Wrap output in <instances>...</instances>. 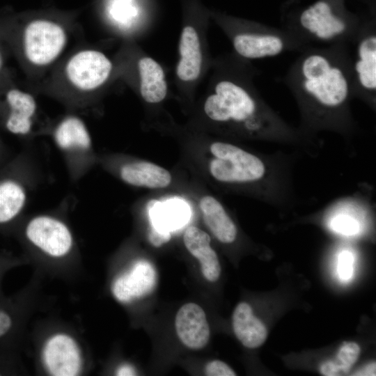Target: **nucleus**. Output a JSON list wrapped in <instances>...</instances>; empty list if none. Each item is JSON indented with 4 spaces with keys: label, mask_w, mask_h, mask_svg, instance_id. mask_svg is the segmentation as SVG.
<instances>
[{
    "label": "nucleus",
    "mask_w": 376,
    "mask_h": 376,
    "mask_svg": "<svg viewBox=\"0 0 376 376\" xmlns=\"http://www.w3.org/2000/svg\"><path fill=\"white\" fill-rule=\"evenodd\" d=\"M282 81L299 112L297 127L308 137L329 132L351 140L358 132L351 103L354 97L350 45L311 46L299 52Z\"/></svg>",
    "instance_id": "obj_1"
},
{
    "label": "nucleus",
    "mask_w": 376,
    "mask_h": 376,
    "mask_svg": "<svg viewBox=\"0 0 376 376\" xmlns=\"http://www.w3.org/2000/svg\"><path fill=\"white\" fill-rule=\"evenodd\" d=\"M258 72L234 53L218 58L203 104L206 116L233 133L317 155L322 142L289 124L263 99L253 84Z\"/></svg>",
    "instance_id": "obj_2"
},
{
    "label": "nucleus",
    "mask_w": 376,
    "mask_h": 376,
    "mask_svg": "<svg viewBox=\"0 0 376 376\" xmlns=\"http://www.w3.org/2000/svg\"><path fill=\"white\" fill-rule=\"evenodd\" d=\"M210 150L213 158L209 170L217 181L253 185L259 199L269 206L285 209L298 205L293 169L301 152L258 154L225 141L212 143Z\"/></svg>",
    "instance_id": "obj_3"
},
{
    "label": "nucleus",
    "mask_w": 376,
    "mask_h": 376,
    "mask_svg": "<svg viewBox=\"0 0 376 376\" xmlns=\"http://www.w3.org/2000/svg\"><path fill=\"white\" fill-rule=\"evenodd\" d=\"M363 17L349 10L345 0H316L306 6L289 0L281 9V28L306 47L350 45Z\"/></svg>",
    "instance_id": "obj_4"
},
{
    "label": "nucleus",
    "mask_w": 376,
    "mask_h": 376,
    "mask_svg": "<svg viewBox=\"0 0 376 376\" xmlns=\"http://www.w3.org/2000/svg\"><path fill=\"white\" fill-rule=\"evenodd\" d=\"M210 16L229 38L240 58L257 60L286 52H300L306 47L283 29L226 13L210 11Z\"/></svg>",
    "instance_id": "obj_5"
},
{
    "label": "nucleus",
    "mask_w": 376,
    "mask_h": 376,
    "mask_svg": "<svg viewBox=\"0 0 376 376\" xmlns=\"http://www.w3.org/2000/svg\"><path fill=\"white\" fill-rule=\"evenodd\" d=\"M113 69L112 61L102 52L92 48L79 49L65 60L60 78L65 88L53 97L70 111L87 109L109 80Z\"/></svg>",
    "instance_id": "obj_6"
},
{
    "label": "nucleus",
    "mask_w": 376,
    "mask_h": 376,
    "mask_svg": "<svg viewBox=\"0 0 376 376\" xmlns=\"http://www.w3.org/2000/svg\"><path fill=\"white\" fill-rule=\"evenodd\" d=\"M42 178L40 163L31 149H24L0 166V230L13 232Z\"/></svg>",
    "instance_id": "obj_7"
},
{
    "label": "nucleus",
    "mask_w": 376,
    "mask_h": 376,
    "mask_svg": "<svg viewBox=\"0 0 376 376\" xmlns=\"http://www.w3.org/2000/svg\"><path fill=\"white\" fill-rule=\"evenodd\" d=\"M70 205V198H66L54 210L24 216L13 232L35 252L56 260L67 258L76 248L73 233L65 218Z\"/></svg>",
    "instance_id": "obj_8"
},
{
    "label": "nucleus",
    "mask_w": 376,
    "mask_h": 376,
    "mask_svg": "<svg viewBox=\"0 0 376 376\" xmlns=\"http://www.w3.org/2000/svg\"><path fill=\"white\" fill-rule=\"evenodd\" d=\"M42 135L50 137L59 150L73 183L83 179L98 161L88 127L75 111L47 123Z\"/></svg>",
    "instance_id": "obj_9"
},
{
    "label": "nucleus",
    "mask_w": 376,
    "mask_h": 376,
    "mask_svg": "<svg viewBox=\"0 0 376 376\" xmlns=\"http://www.w3.org/2000/svg\"><path fill=\"white\" fill-rule=\"evenodd\" d=\"M354 97L376 108V15L370 8L350 45Z\"/></svg>",
    "instance_id": "obj_10"
},
{
    "label": "nucleus",
    "mask_w": 376,
    "mask_h": 376,
    "mask_svg": "<svg viewBox=\"0 0 376 376\" xmlns=\"http://www.w3.org/2000/svg\"><path fill=\"white\" fill-rule=\"evenodd\" d=\"M182 1L185 19L179 40L175 75L182 86H190L199 79L203 70L205 49L200 24L210 17V10H205L198 0Z\"/></svg>",
    "instance_id": "obj_11"
},
{
    "label": "nucleus",
    "mask_w": 376,
    "mask_h": 376,
    "mask_svg": "<svg viewBox=\"0 0 376 376\" xmlns=\"http://www.w3.org/2000/svg\"><path fill=\"white\" fill-rule=\"evenodd\" d=\"M68 41V31L60 23L47 19L31 21L22 30L20 50L31 70H44L63 54Z\"/></svg>",
    "instance_id": "obj_12"
},
{
    "label": "nucleus",
    "mask_w": 376,
    "mask_h": 376,
    "mask_svg": "<svg viewBox=\"0 0 376 376\" xmlns=\"http://www.w3.org/2000/svg\"><path fill=\"white\" fill-rule=\"evenodd\" d=\"M0 125L8 133L26 141L42 136L38 125V106L34 96L17 88L0 97Z\"/></svg>",
    "instance_id": "obj_13"
},
{
    "label": "nucleus",
    "mask_w": 376,
    "mask_h": 376,
    "mask_svg": "<svg viewBox=\"0 0 376 376\" xmlns=\"http://www.w3.org/2000/svg\"><path fill=\"white\" fill-rule=\"evenodd\" d=\"M42 362L53 376L79 375L83 368L80 347L70 335L59 332L50 336L42 348Z\"/></svg>",
    "instance_id": "obj_14"
},
{
    "label": "nucleus",
    "mask_w": 376,
    "mask_h": 376,
    "mask_svg": "<svg viewBox=\"0 0 376 376\" xmlns=\"http://www.w3.org/2000/svg\"><path fill=\"white\" fill-rule=\"evenodd\" d=\"M157 274L153 266L141 260L115 279L111 292L121 303H129L150 293L155 287Z\"/></svg>",
    "instance_id": "obj_15"
},
{
    "label": "nucleus",
    "mask_w": 376,
    "mask_h": 376,
    "mask_svg": "<svg viewBox=\"0 0 376 376\" xmlns=\"http://www.w3.org/2000/svg\"><path fill=\"white\" fill-rule=\"evenodd\" d=\"M175 327L180 340L191 350H201L209 341L210 331L205 313L195 303L185 304L179 308Z\"/></svg>",
    "instance_id": "obj_16"
},
{
    "label": "nucleus",
    "mask_w": 376,
    "mask_h": 376,
    "mask_svg": "<svg viewBox=\"0 0 376 376\" xmlns=\"http://www.w3.org/2000/svg\"><path fill=\"white\" fill-rule=\"evenodd\" d=\"M116 172L125 183L151 189L164 188L171 182L170 173L164 168L145 161L127 160L117 165Z\"/></svg>",
    "instance_id": "obj_17"
},
{
    "label": "nucleus",
    "mask_w": 376,
    "mask_h": 376,
    "mask_svg": "<svg viewBox=\"0 0 376 376\" xmlns=\"http://www.w3.org/2000/svg\"><path fill=\"white\" fill-rule=\"evenodd\" d=\"M183 241L188 251L198 260L202 274L210 282L218 280L221 265L218 256L210 246V237L203 230L190 226L185 232Z\"/></svg>",
    "instance_id": "obj_18"
},
{
    "label": "nucleus",
    "mask_w": 376,
    "mask_h": 376,
    "mask_svg": "<svg viewBox=\"0 0 376 376\" xmlns=\"http://www.w3.org/2000/svg\"><path fill=\"white\" fill-rule=\"evenodd\" d=\"M139 93L150 104L163 101L168 92L166 75L162 65L150 56H143L137 63Z\"/></svg>",
    "instance_id": "obj_19"
},
{
    "label": "nucleus",
    "mask_w": 376,
    "mask_h": 376,
    "mask_svg": "<svg viewBox=\"0 0 376 376\" xmlns=\"http://www.w3.org/2000/svg\"><path fill=\"white\" fill-rule=\"evenodd\" d=\"M233 329L237 338L246 347L255 349L267 339V330L264 323L253 313L251 306L241 302L233 313Z\"/></svg>",
    "instance_id": "obj_20"
},
{
    "label": "nucleus",
    "mask_w": 376,
    "mask_h": 376,
    "mask_svg": "<svg viewBox=\"0 0 376 376\" xmlns=\"http://www.w3.org/2000/svg\"><path fill=\"white\" fill-rule=\"evenodd\" d=\"M204 221L214 236L224 244L235 242L237 228L223 205L212 196H203L199 203Z\"/></svg>",
    "instance_id": "obj_21"
},
{
    "label": "nucleus",
    "mask_w": 376,
    "mask_h": 376,
    "mask_svg": "<svg viewBox=\"0 0 376 376\" xmlns=\"http://www.w3.org/2000/svg\"><path fill=\"white\" fill-rule=\"evenodd\" d=\"M354 198L338 201L333 205L329 227L335 233L347 236L355 235L361 231V224L356 217L360 212Z\"/></svg>",
    "instance_id": "obj_22"
},
{
    "label": "nucleus",
    "mask_w": 376,
    "mask_h": 376,
    "mask_svg": "<svg viewBox=\"0 0 376 376\" xmlns=\"http://www.w3.org/2000/svg\"><path fill=\"white\" fill-rule=\"evenodd\" d=\"M361 353L359 345L354 342H345L340 347L335 359L324 361L320 366L323 375H340L347 373L357 362Z\"/></svg>",
    "instance_id": "obj_23"
},
{
    "label": "nucleus",
    "mask_w": 376,
    "mask_h": 376,
    "mask_svg": "<svg viewBox=\"0 0 376 376\" xmlns=\"http://www.w3.org/2000/svg\"><path fill=\"white\" fill-rule=\"evenodd\" d=\"M16 326L15 308L9 303L0 302V343L13 334Z\"/></svg>",
    "instance_id": "obj_24"
},
{
    "label": "nucleus",
    "mask_w": 376,
    "mask_h": 376,
    "mask_svg": "<svg viewBox=\"0 0 376 376\" xmlns=\"http://www.w3.org/2000/svg\"><path fill=\"white\" fill-rule=\"evenodd\" d=\"M354 257L348 250H343L338 257V274L341 280H349L352 274Z\"/></svg>",
    "instance_id": "obj_25"
},
{
    "label": "nucleus",
    "mask_w": 376,
    "mask_h": 376,
    "mask_svg": "<svg viewBox=\"0 0 376 376\" xmlns=\"http://www.w3.org/2000/svg\"><path fill=\"white\" fill-rule=\"evenodd\" d=\"M205 373L208 376H235V372L226 363L219 360H214L207 363Z\"/></svg>",
    "instance_id": "obj_26"
},
{
    "label": "nucleus",
    "mask_w": 376,
    "mask_h": 376,
    "mask_svg": "<svg viewBox=\"0 0 376 376\" xmlns=\"http://www.w3.org/2000/svg\"><path fill=\"white\" fill-rule=\"evenodd\" d=\"M171 233L169 231L159 230L152 226L148 232V240L155 247H159L168 242L171 240Z\"/></svg>",
    "instance_id": "obj_27"
},
{
    "label": "nucleus",
    "mask_w": 376,
    "mask_h": 376,
    "mask_svg": "<svg viewBox=\"0 0 376 376\" xmlns=\"http://www.w3.org/2000/svg\"><path fill=\"white\" fill-rule=\"evenodd\" d=\"M15 263V260L9 255L0 253V279L6 269Z\"/></svg>",
    "instance_id": "obj_28"
},
{
    "label": "nucleus",
    "mask_w": 376,
    "mask_h": 376,
    "mask_svg": "<svg viewBox=\"0 0 376 376\" xmlns=\"http://www.w3.org/2000/svg\"><path fill=\"white\" fill-rule=\"evenodd\" d=\"M116 375H120V376H124V375H136V371L134 370V368L131 366L130 365H128V364H125V365H123L121 366H120L116 372Z\"/></svg>",
    "instance_id": "obj_29"
},
{
    "label": "nucleus",
    "mask_w": 376,
    "mask_h": 376,
    "mask_svg": "<svg viewBox=\"0 0 376 376\" xmlns=\"http://www.w3.org/2000/svg\"><path fill=\"white\" fill-rule=\"evenodd\" d=\"M10 158L9 150L0 139V166Z\"/></svg>",
    "instance_id": "obj_30"
},
{
    "label": "nucleus",
    "mask_w": 376,
    "mask_h": 376,
    "mask_svg": "<svg viewBox=\"0 0 376 376\" xmlns=\"http://www.w3.org/2000/svg\"><path fill=\"white\" fill-rule=\"evenodd\" d=\"M354 375H375V363L373 362L361 370L357 371Z\"/></svg>",
    "instance_id": "obj_31"
},
{
    "label": "nucleus",
    "mask_w": 376,
    "mask_h": 376,
    "mask_svg": "<svg viewBox=\"0 0 376 376\" xmlns=\"http://www.w3.org/2000/svg\"><path fill=\"white\" fill-rule=\"evenodd\" d=\"M3 65V59L0 51V71L2 70Z\"/></svg>",
    "instance_id": "obj_32"
}]
</instances>
